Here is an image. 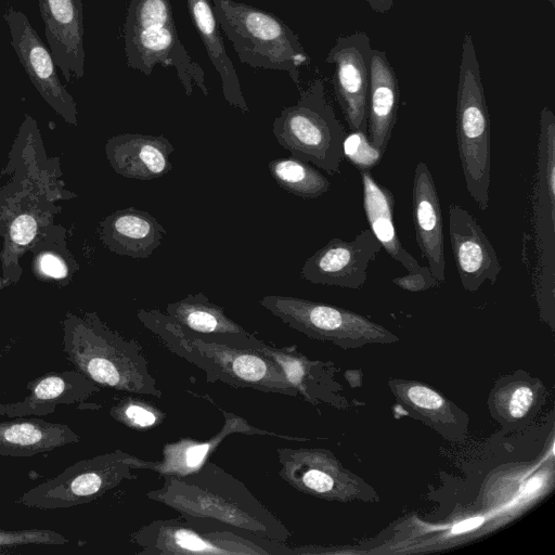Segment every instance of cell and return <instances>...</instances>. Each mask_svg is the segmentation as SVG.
<instances>
[{"instance_id":"4dcf8cb0","label":"cell","mask_w":555,"mask_h":555,"mask_svg":"<svg viewBox=\"0 0 555 555\" xmlns=\"http://www.w3.org/2000/svg\"><path fill=\"white\" fill-rule=\"evenodd\" d=\"M391 282L409 292H421L439 285L428 267H424L421 271H409L403 276L393 278Z\"/></svg>"},{"instance_id":"5bb4252c","label":"cell","mask_w":555,"mask_h":555,"mask_svg":"<svg viewBox=\"0 0 555 555\" xmlns=\"http://www.w3.org/2000/svg\"><path fill=\"white\" fill-rule=\"evenodd\" d=\"M4 20L11 34V44L35 88L57 112L73 118L74 101L60 81L51 51L28 17L22 11L8 8Z\"/></svg>"},{"instance_id":"6da1fadb","label":"cell","mask_w":555,"mask_h":555,"mask_svg":"<svg viewBox=\"0 0 555 555\" xmlns=\"http://www.w3.org/2000/svg\"><path fill=\"white\" fill-rule=\"evenodd\" d=\"M145 496L185 520L285 543L291 537L282 520L245 483L210 461L184 476H163L162 487Z\"/></svg>"},{"instance_id":"9a60e30c","label":"cell","mask_w":555,"mask_h":555,"mask_svg":"<svg viewBox=\"0 0 555 555\" xmlns=\"http://www.w3.org/2000/svg\"><path fill=\"white\" fill-rule=\"evenodd\" d=\"M448 212L451 248L463 288L474 293L486 281L494 285L502 266L493 245L469 211L450 204Z\"/></svg>"},{"instance_id":"8fae6325","label":"cell","mask_w":555,"mask_h":555,"mask_svg":"<svg viewBox=\"0 0 555 555\" xmlns=\"http://www.w3.org/2000/svg\"><path fill=\"white\" fill-rule=\"evenodd\" d=\"M259 305L291 328L311 338L344 343L361 338H384L388 333L349 310L292 296L268 295Z\"/></svg>"},{"instance_id":"2e32d148","label":"cell","mask_w":555,"mask_h":555,"mask_svg":"<svg viewBox=\"0 0 555 555\" xmlns=\"http://www.w3.org/2000/svg\"><path fill=\"white\" fill-rule=\"evenodd\" d=\"M223 425L221 429L208 439L181 438L173 442H167L162 450V459L158 461H144L143 469H149L163 476H184L201 468L223 442L233 434L261 435L276 437L285 440H300L283 434L272 433L254 427L245 418L224 410Z\"/></svg>"},{"instance_id":"d6986e66","label":"cell","mask_w":555,"mask_h":555,"mask_svg":"<svg viewBox=\"0 0 555 555\" xmlns=\"http://www.w3.org/2000/svg\"><path fill=\"white\" fill-rule=\"evenodd\" d=\"M28 395L22 400L0 403V415L16 417H39L52 414L57 405L80 403L100 390V386L79 371L49 372L27 386Z\"/></svg>"},{"instance_id":"ba28073f","label":"cell","mask_w":555,"mask_h":555,"mask_svg":"<svg viewBox=\"0 0 555 555\" xmlns=\"http://www.w3.org/2000/svg\"><path fill=\"white\" fill-rule=\"evenodd\" d=\"M145 555H286L285 542L263 539L216 526L179 519H156L129 535Z\"/></svg>"},{"instance_id":"8d00e7d4","label":"cell","mask_w":555,"mask_h":555,"mask_svg":"<svg viewBox=\"0 0 555 555\" xmlns=\"http://www.w3.org/2000/svg\"><path fill=\"white\" fill-rule=\"evenodd\" d=\"M365 1L369 3L372 11L379 13V14H384V13L390 11L395 3V0H365Z\"/></svg>"},{"instance_id":"d590c367","label":"cell","mask_w":555,"mask_h":555,"mask_svg":"<svg viewBox=\"0 0 555 555\" xmlns=\"http://www.w3.org/2000/svg\"><path fill=\"white\" fill-rule=\"evenodd\" d=\"M483 522L482 517H474L469 519H465L463 521L457 522L452 527L453 533H463L466 531H470L477 527H479Z\"/></svg>"},{"instance_id":"4316f807","label":"cell","mask_w":555,"mask_h":555,"mask_svg":"<svg viewBox=\"0 0 555 555\" xmlns=\"http://www.w3.org/2000/svg\"><path fill=\"white\" fill-rule=\"evenodd\" d=\"M268 168L280 188L302 198L320 197L331 186L315 167L293 156L272 159Z\"/></svg>"},{"instance_id":"d4e9b609","label":"cell","mask_w":555,"mask_h":555,"mask_svg":"<svg viewBox=\"0 0 555 555\" xmlns=\"http://www.w3.org/2000/svg\"><path fill=\"white\" fill-rule=\"evenodd\" d=\"M363 191V209L370 230L382 247L408 271H421L422 267L400 242L393 223L395 196L379 184L371 170H359Z\"/></svg>"},{"instance_id":"836d02e7","label":"cell","mask_w":555,"mask_h":555,"mask_svg":"<svg viewBox=\"0 0 555 555\" xmlns=\"http://www.w3.org/2000/svg\"><path fill=\"white\" fill-rule=\"evenodd\" d=\"M532 400L533 393L530 388L525 386L516 388L508 401L509 414L514 417L524 416L528 412Z\"/></svg>"},{"instance_id":"3957f363","label":"cell","mask_w":555,"mask_h":555,"mask_svg":"<svg viewBox=\"0 0 555 555\" xmlns=\"http://www.w3.org/2000/svg\"><path fill=\"white\" fill-rule=\"evenodd\" d=\"M63 352L77 371L100 387L138 396H163L138 340L111 330L95 314L66 321Z\"/></svg>"},{"instance_id":"44dd1931","label":"cell","mask_w":555,"mask_h":555,"mask_svg":"<svg viewBox=\"0 0 555 555\" xmlns=\"http://www.w3.org/2000/svg\"><path fill=\"white\" fill-rule=\"evenodd\" d=\"M106 150L114 170L126 178L152 180L172 169L175 147L164 135L120 134L108 141Z\"/></svg>"},{"instance_id":"e0dca14e","label":"cell","mask_w":555,"mask_h":555,"mask_svg":"<svg viewBox=\"0 0 555 555\" xmlns=\"http://www.w3.org/2000/svg\"><path fill=\"white\" fill-rule=\"evenodd\" d=\"M44 34L66 81L85 73L83 22L81 0H38Z\"/></svg>"},{"instance_id":"cb8c5ba5","label":"cell","mask_w":555,"mask_h":555,"mask_svg":"<svg viewBox=\"0 0 555 555\" xmlns=\"http://www.w3.org/2000/svg\"><path fill=\"white\" fill-rule=\"evenodd\" d=\"M185 1L194 28L206 49L210 63L220 76L224 100L243 113H248L249 107L244 99L234 65L227 53L211 0Z\"/></svg>"},{"instance_id":"484cf974","label":"cell","mask_w":555,"mask_h":555,"mask_svg":"<svg viewBox=\"0 0 555 555\" xmlns=\"http://www.w3.org/2000/svg\"><path fill=\"white\" fill-rule=\"evenodd\" d=\"M165 228L150 212L133 207L107 218L104 238L111 249L132 258H147L160 246Z\"/></svg>"},{"instance_id":"ac0fdd59","label":"cell","mask_w":555,"mask_h":555,"mask_svg":"<svg viewBox=\"0 0 555 555\" xmlns=\"http://www.w3.org/2000/svg\"><path fill=\"white\" fill-rule=\"evenodd\" d=\"M412 218L416 243L428 269L439 284L446 282L443 223L440 198L433 175L424 162L414 170Z\"/></svg>"},{"instance_id":"74e56055","label":"cell","mask_w":555,"mask_h":555,"mask_svg":"<svg viewBox=\"0 0 555 555\" xmlns=\"http://www.w3.org/2000/svg\"><path fill=\"white\" fill-rule=\"evenodd\" d=\"M540 483L541 481L539 478L531 479L526 486V492L534 491L535 489L539 488Z\"/></svg>"},{"instance_id":"7402d4cb","label":"cell","mask_w":555,"mask_h":555,"mask_svg":"<svg viewBox=\"0 0 555 555\" xmlns=\"http://www.w3.org/2000/svg\"><path fill=\"white\" fill-rule=\"evenodd\" d=\"M400 87L396 70L383 50L372 49L367 94V138L385 154L397 122Z\"/></svg>"},{"instance_id":"7a4b0ae2","label":"cell","mask_w":555,"mask_h":555,"mask_svg":"<svg viewBox=\"0 0 555 555\" xmlns=\"http://www.w3.org/2000/svg\"><path fill=\"white\" fill-rule=\"evenodd\" d=\"M139 321L175 356L205 373L208 383L295 397L282 369L257 351L202 339L157 309H139Z\"/></svg>"},{"instance_id":"277c9868","label":"cell","mask_w":555,"mask_h":555,"mask_svg":"<svg viewBox=\"0 0 555 555\" xmlns=\"http://www.w3.org/2000/svg\"><path fill=\"white\" fill-rule=\"evenodd\" d=\"M219 27L243 64L285 72L300 89V68L311 63L299 36L279 16L234 0H211Z\"/></svg>"},{"instance_id":"8992f818","label":"cell","mask_w":555,"mask_h":555,"mask_svg":"<svg viewBox=\"0 0 555 555\" xmlns=\"http://www.w3.org/2000/svg\"><path fill=\"white\" fill-rule=\"evenodd\" d=\"M455 130L466 189L481 210L489 206L491 125L480 65L470 33H465L456 89Z\"/></svg>"},{"instance_id":"5b68a950","label":"cell","mask_w":555,"mask_h":555,"mask_svg":"<svg viewBox=\"0 0 555 555\" xmlns=\"http://www.w3.org/2000/svg\"><path fill=\"white\" fill-rule=\"evenodd\" d=\"M122 36L130 68L150 76L156 65L172 67L186 95L194 87L208 95L204 69L179 37L170 0H129Z\"/></svg>"},{"instance_id":"f1b7e54d","label":"cell","mask_w":555,"mask_h":555,"mask_svg":"<svg viewBox=\"0 0 555 555\" xmlns=\"http://www.w3.org/2000/svg\"><path fill=\"white\" fill-rule=\"evenodd\" d=\"M116 422L137 430L159 426L166 414L147 400L127 396L117 400L108 410Z\"/></svg>"},{"instance_id":"83f0119b","label":"cell","mask_w":555,"mask_h":555,"mask_svg":"<svg viewBox=\"0 0 555 555\" xmlns=\"http://www.w3.org/2000/svg\"><path fill=\"white\" fill-rule=\"evenodd\" d=\"M256 351L275 362L297 392L310 401L315 398L320 372L317 364L299 353L295 346L276 347L263 341Z\"/></svg>"},{"instance_id":"d6a6232c","label":"cell","mask_w":555,"mask_h":555,"mask_svg":"<svg viewBox=\"0 0 555 555\" xmlns=\"http://www.w3.org/2000/svg\"><path fill=\"white\" fill-rule=\"evenodd\" d=\"M411 402L426 410H438L443 405V399L434 390L424 386H413L408 390Z\"/></svg>"},{"instance_id":"e575fe53","label":"cell","mask_w":555,"mask_h":555,"mask_svg":"<svg viewBox=\"0 0 555 555\" xmlns=\"http://www.w3.org/2000/svg\"><path fill=\"white\" fill-rule=\"evenodd\" d=\"M40 270L48 276L60 279L67 274L65 262L53 254H44L39 260Z\"/></svg>"},{"instance_id":"f546056e","label":"cell","mask_w":555,"mask_h":555,"mask_svg":"<svg viewBox=\"0 0 555 555\" xmlns=\"http://www.w3.org/2000/svg\"><path fill=\"white\" fill-rule=\"evenodd\" d=\"M343 153L359 170H371L377 166L384 156L367 138V132L352 130L346 134L343 143Z\"/></svg>"},{"instance_id":"7c38bea8","label":"cell","mask_w":555,"mask_h":555,"mask_svg":"<svg viewBox=\"0 0 555 555\" xmlns=\"http://www.w3.org/2000/svg\"><path fill=\"white\" fill-rule=\"evenodd\" d=\"M371 40L364 30L340 35L325 62L333 65L332 83L336 100L350 131L367 132V94Z\"/></svg>"},{"instance_id":"4fadbf2b","label":"cell","mask_w":555,"mask_h":555,"mask_svg":"<svg viewBox=\"0 0 555 555\" xmlns=\"http://www.w3.org/2000/svg\"><path fill=\"white\" fill-rule=\"evenodd\" d=\"M382 248L370 229L352 241L334 237L305 261L300 275L313 284L358 289L365 284L369 263Z\"/></svg>"},{"instance_id":"1f68e13d","label":"cell","mask_w":555,"mask_h":555,"mask_svg":"<svg viewBox=\"0 0 555 555\" xmlns=\"http://www.w3.org/2000/svg\"><path fill=\"white\" fill-rule=\"evenodd\" d=\"M36 232V220L33 216L27 214L17 216L10 227L12 241L21 246L27 245L35 237Z\"/></svg>"},{"instance_id":"52a82bcc","label":"cell","mask_w":555,"mask_h":555,"mask_svg":"<svg viewBox=\"0 0 555 555\" xmlns=\"http://www.w3.org/2000/svg\"><path fill=\"white\" fill-rule=\"evenodd\" d=\"M299 90L297 103L274 118L273 134L291 156L334 175L344 159L345 128L326 99L321 78Z\"/></svg>"},{"instance_id":"603a6c76","label":"cell","mask_w":555,"mask_h":555,"mask_svg":"<svg viewBox=\"0 0 555 555\" xmlns=\"http://www.w3.org/2000/svg\"><path fill=\"white\" fill-rule=\"evenodd\" d=\"M80 437L68 425L39 417L0 422V455L30 457L74 444Z\"/></svg>"},{"instance_id":"ffe728a7","label":"cell","mask_w":555,"mask_h":555,"mask_svg":"<svg viewBox=\"0 0 555 555\" xmlns=\"http://www.w3.org/2000/svg\"><path fill=\"white\" fill-rule=\"evenodd\" d=\"M166 313L197 337L228 346L256 351L263 340L230 319L222 307L203 293L189 294L167 305Z\"/></svg>"},{"instance_id":"30bf717a","label":"cell","mask_w":555,"mask_h":555,"mask_svg":"<svg viewBox=\"0 0 555 555\" xmlns=\"http://www.w3.org/2000/svg\"><path fill=\"white\" fill-rule=\"evenodd\" d=\"M533 230L535 251L529 264L538 297L554 296L555 230V116L544 106L539 119V158L534 189Z\"/></svg>"},{"instance_id":"9c48e42d","label":"cell","mask_w":555,"mask_h":555,"mask_svg":"<svg viewBox=\"0 0 555 555\" xmlns=\"http://www.w3.org/2000/svg\"><path fill=\"white\" fill-rule=\"evenodd\" d=\"M145 460L122 450H114L80 460L59 475L33 487L17 500L38 509H60L89 503L125 480L137 478Z\"/></svg>"}]
</instances>
